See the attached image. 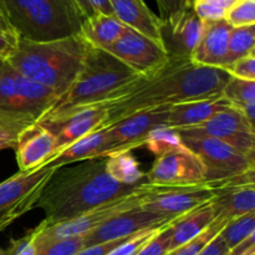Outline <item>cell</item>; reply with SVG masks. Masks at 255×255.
Segmentation results:
<instances>
[{
  "label": "cell",
  "instance_id": "obj_30",
  "mask_svg": "<svg viewBox=\"0 0 255 255\" xmlns=\"http://www.w3.org/2000/svg\"><path fill=\"white\" fill-rule=\"evenodd\" d=\"M181 146H183V143H182L178 132L169 127H159V128L154 129L144 142V147L156 157Z\"/></svg>",
  "mask_w": 255,
  "mask_h": 255
},
{
  "label": "cell",
  "instance_id": "obj_40",
  "mask_svg": "<svg viewBox=\"0 0 255 255\" xmlns=\"http://www.w3.org/2000/svg\"><path fill=\"white\" fill-rule=\"evenodd\" d=\"M76 2L81 7L82 12L86 17L91 16L92 14H96V12L114 15L110 0H76Z\"/></svg>",
  "mask_w": 255,
  "mask_h": 255
},
{
  "label": "cell",
  "instance_id": "obj_44",
  "mask_svg": "<svg viewBox=\"0 0 255 255\" xmlns=\"http://www.w3.org/2000/svg\"><path fill=\"white\" fill-rule=\"evenodd\" d=\"M0 30H4V31H9V32H15L12 30V27L10 26L9 21H7L6 16H5L4 11H2L1 6H0Z\"/></svg>",
  "mask_w": 255,
  "mask_h": 255
},
{
  "label": "cell",
  "instance_id": "obj_4",
  "mask_svg": "<svg viewBox=\"0 0 255 255\" xmlns=\"http://www.w3.org/2000/svg\"><path fill=\"white\" fill-rule=\"evenodd\" d=\"M87 45L80 35L45 42L19 39L16 49L5 62L60 97L81 71Z\"/></svg>",
  "mask_w": 255,
  "mask_h": 255
},
{
  "label": "cell",
  "instance_id": "obj_22",
  "mask_svg": "<svg viewBox=\"0 0 255 255\" xmlns=\"http://www.w3.org/2000/svg\"><path fill=\"white\" fill-rule=\"evenodd\" d=\"M109 153L110 139L107 127H102V128L80 138L79 141L72 143L67 148L62 149L45 166L50 167V168H59V167L77 163V162L106 158Z\"/></svg>",
  "mask_w": 255,
  "mask_h": 255
},
{
  "label": "cell",
  "instance_id": "obj_20",
  "mask_svg": "<svg viewBox=\"0 0 255 255\" xmlns=\"http://www.w3.org/2000/svg\"><path fill=\"white\" fill-rule=\"evenodd\" d=\"M213 189L214 196L209 204L213 209L214 221L229 222L255 212V184L218 186Z\"/></svg>",
  "mask_w": 255,
  "mask_h": 255
},
{
  "label": "cell",
  "instance_id": "obj_12",
  "mask_svg": "<svg viewBox=\"0 0 255 255\" xmlns=\"http://www.w3.org/2000/svg\"><path fill=\"white\" fill-rule=\"evenodd\" d=\"M213 196V187L208 184L191 187H158L151 184V188L139 201V208L152 213L179 218L208 204Z\"/></svg>",
  "mask_w": 255,
  "mask_h": 255
},
{
  "label": "cell",
  "instance_id": "obj_45",
  "mask_svg": "<svg viewBox=\"0 0 255 255\" xmlns=\"http://www.w3.org/2000/svg\"><path fill=\"white\" fill-rule=\"evenodd\" d=\"M11 223H12L11 219H0V232H1L4 228H6V227Z\"/></svg>",
  "mask_w": 255,
  "mask_h": 255
},
{
  "label": "cell",
  "instance_id": "obj_11",
  "mask_svg": "<svg viewBox=\"0 0 255 255\" xmlns=\"http://www.w3.org/2000/svg\"><path fill=\"white\" fill-rule=\"evenodd\" d=\"M56 168L42 166L20 172L0 183V219L12 222L35 207L45 184Z\"/></svg>",
  "mask_w": 255,
  "mask_h": 255
},
{
  "label": "cell",
  "instance_id": "obj_32",
  "mask_svg": "<svg viewBox=\"0 0 255 255\" xmlns=\"http://www.w3.org/2000/svg\"><path fill=\"white\" fill-rule=\"evenodd\" d=\"M228 222L223 221H214L201 236L197 238L192 239L188 243L183 244V246L178 247V248L169 251L166 255H198L209 244V242L213 241L217 236L222 232L224 226Z\"/></svg>",
  "mask_w": 255,
  "mask_h": 255
},
{
  "label": "cell",
  "instance_id": "obj_7",
  "mask_svg": "<svg viewBox=\"0 0 255 255\" xmlns=\"http://www.w3.org/2000/svg\"><path fill=\"white\" fill-rule=\"evenodd\" d=\"M149 188H151V184L146 182L133 193L127 194V196L115 199V201L109 202L106 204H102L97 208L91 209V211L86 212V213L81 214L79 217H75L72 219H69V221L47 227L40 223L39 226L34 228L35 247L37 249L40 247L45 246V244L51 243V242L55 241L87 236V234L99 228L102 223L109 221L112 217L139 206V201Z\"/></svg>",
  "mask_w": 255,
  "mask_h": 255
},
{
  "label": "cell",
  "instance_id": "obj_3",
  "mask_svg": "<svg viewBox=\"0 0 255 255\" xmlns=\"http://www.w3.org/2000/svg\"><path fill=\"white\" fill-rule=\"evenodd\" d=\"M138 77L111 54L87 45L81 71L41 120L56 119L92 105L110 104L122 96Z\"/></svg>",
  "mask_w": 255,
  "mask_h": 255
},
{
  "label": "cell",
  "instance_id": "obj_34",
  "mask_svg": "<svg viewBox=\"0 0 255 255\" xmlns=\"http://www.w3.org/2000/svg\"><path fill=\"white\" fill-rule=\"evenodd\" d=\"M85 248V237L61 239L36 249V255H76Z\"/></svg>",
  "mask_w": 255,
  "mask_h": 255
},
{
  "label": "cell",
  "instance_id": "obj_29",
  "mask_svg": "<svg viewBox=\"0 0 255 255\" xmlns=\"http://www.w3.org/2000/svg\"><path fill=\"white\" fill-rule=\"evenodd\" d=\"M255 234V212L244 214V216L229 221L224 226L219 236L223 239L226 247L229 249L234 248L238 244L243 243L246 239Z\"/></svg>",
  "mask_w": 255,
  "mask_h": 255
},
{
  "label": "cell",
  "instance_id": "obj_2",
  "mask_svg": "<svg viewBox=\"0 0 255 255\" xmlns=\"http://www.w3.org/2000/svg\"><path fill=\"white\" fill-rule=\"evenodd\" d=\"M146 182L119 183L107 173L105 158L77 162L55 169L35 207L45 213L41 223L52 226L133 193Z\"/></svg>",
  "mask_w": 255,
  "mask_h": 255
},
{
  "label": "cell",
  "instance_id": "obj_13",
  "mask_svg": "<svg viewBox=\"0 0 255 255\" xmlns=\"http://www.w3.org/2000/svg\"><path fill=\"white\" fill-rule=\"evenodd\" d=\"M105 51L139 76H152L168 62V56L158 42L129 27Z\"/></svg>",
  "mask_w": 255,
  "mask_h": 255
},
{
  "label": "cell",
  "instance_id": "obj_27",
  "mask_svg": "<svg viewBox=\"0 0 255 255\" xmlns=\"http://www.w3.org/2000/svg\"><path fill=\"white\" fill-rule=\"evenodd\" d=\"M105 159L107 173L119 183L133 186L139 182L147 181L146 173L142 172L138 161L134 158L131 151L116 152Z\"/></svg>",
  "mask_w": 255,
  "mask_h": 255
},
{
  "label": "cell",
  "instance_id": "obj_36",
  "mask_svg": "<svg viewBox=\"0 0 255 255\" xmlns=\"http://www.w3.org/2000/svg\"><path fill=\"white\" fill-rule=\"evenodd\" d=\"M171 246V226L162 228L154 234L136 255H166Z\"/></svg>",
  "mask_w": 255,
  "mask_h": 255
},
{
  "label": "cell",
  "instance_id": "obj_1",
  "mask_svg": "<svg viewBox=\"0 0 255 255\" xmlns=\"http://www.w3.org/2000/svg\"><path fill=\"white\" fill-rule=\"evenodd\" d=\"M229 77L223 69L168 59L157 74L139 76L122 96L107 104L105 127L134 112L222 96Z\"/></svg>",
  "mask_w": 255,
  "mask_h": 255
},
{
  "label": "cell",
  "instance_id": "obj_37",
  "mask_svg": "<svg viewBox=\"0 0 255 255\" xmlns=\"http://www.w3.org/2000/svg\"><path fill=\"white\" fill-rule=\"evenodd\" d=\"M161 229L162 228H156L141 232V233L131 237L128 241L125 242L122 246H120L119 248L115 249V251L112 252V253H110L109 255H136L139 252V249H141L142 247L154 236V234L158 233Z\"/></svg>",
  "mask_w": 255,
  "mask_h": 255
},
{
  "label": "cell",
  "instance_id": "obj_26",
  "mask_svg": "<svg viewBox=\"0 0 255 255\" xmlns=\"http://www.w3.org/2000/svg\"><path fill=\"white\" fill-rule=\"evenodd\" d=\"M222 97L238 109L255 126V81L231 76L222 91Z\"/></svg>",
  "mask_w": 255,
  "mask_h": 255
},
{
  "label": "cell",
  "instance_id": "obj_41",
  "mask_svg": "<svg viewBox=\"0 0 255 255\" xmlns=\"http://www.w3.org/2000/svg\"><path fill=\"white\" fill-rule=\"evenodd\" d=\"M156 1L161 12L159 19H166L186 7L193 6V0H156Z\"/></svg>",
  "mask_w": 255,
  "mask_h": 255
},
{
  "label": "cell",
  "instance_id": "obj_33",
  "mask_svg": "<svg viewBox=\"0 0 255 255\" xmlns=\"http://www.w3.org/2000/svg\"><path fill=\"white\" fill-rule=\"evenodd\" d=\"M232 27L255 25V0H239L224 17Z\"/></svg>",
  "mask_w": 255,
  "mask_h": 255
},
{
  "label": "cell",
  "instance_id": "obj_15",
  "mask_svg": "<svg viewBox=\"0 0 255 255\" xmlns=\"http://www.w3.org/2000/svg\"><path fill=\"white\" fill-rule=\"evenodd\" d=\"M203 31V21L193 6L186 7L166 19H161L159 41L168 59L191 61Z\"/></svg>",
  "mask_w": 255,
  "mask_h": 255
},
{
  "label": "cell",
  "instance_id": "obj_24",
  "mask_svg": "<svg viewBox=\"0 0 255 255\" xmlns=\"http://www.w3.org/2000/svg\"><path fill=\"white\" fill-rule=\"evenodd\" d=\"M126 29L127 26H125L115 15L96 12L84 20L80 36L91 46L106 50L122 36Z\"/></svg>",
  "mask_w": 255,
  "mask_h": 255
},
{
  "label": "cell",
  "instance_id": "obj_42",
  "mask_svg": "<svg viewBox=\"0 0 255 255\" xmlns=\"http://www.w3.org/2000/svg\"><path fill=\"white\" fill-rule=\"evenodd\" d=\"M19 42V37L15 32L0 30V60L6 61L15 51Z\"/></svg>",
  "mask_w": 255,
  "mask_h": 255
},
{
  "label": "cell",
  "instance_id": "obj_18",
  "mask_svg": "<svg viewBox=\"0 0 255 255\" xmlns=\"http://www.w3.org/2000/svg\"><path fill=\"white\" fill-rule=\"evenodd\" d=\"M14 149L20 172L40 168L57 153L55 137L39 122L22 129Z\"/></svg>",
  "mask_w": 255,
  "mask_h": 255
},
{
  "label": "cell",
  "instance_id": "obj_35",
  "mask_svg": "<svg viewBox=\"0 0 255 255\" xmlns=\"http://www.w3.org/2000/svg\"><path fill=\"white\" fill-rule=\"evenodd\" d=\"M29 124L0 114V151L15 148L17 137Z\"/></svg>",
  "mask_w": 255,
  "mask_h": 255
},
{
  "label": "cell",
  "instance_id": "obj_21",
  "mask_svg": "<svg viewBox=\"0 0 255 255\" xmlns=\"http://www.w3.org/2000/svg\"><path fill=\"white\" fill-rule=\"evenodd\" d=\"M228 106L231 104L222 96L173 105L168 110L167 127L176 131L196 127Z\"/></svg>",
  "mask_w": 255,
  "mask_h": 255
},
{
  "label": "cell",
  "instance_id": "obj_46",
  "mask_svg": "<svg viewBox=\"0 0 255 255\" xmlns=\"http://www.w3.org/2000/svg\"><path fill=\"white\" fill-rule=\"evenodd\" d=\"M0 255H6V252H5L4 249L0 248Z\"/></svg>",
  "mask_w": 255,
  "mask_h": 255
},
{
  "label": "cell",
  "instance_id": "obj_43",
  "mask_svg": "<svg viewBox=\"0 0 255 255\" xmlns=\"http://www.w3.org/2000/svg\"><path fill=\"white\" fill-rule=\"evenodd\" d=\"M227 252H228V248L224 244L222 237L218 234L198 255H226Z\"/></svg>",
  "mask_w": 255,
  "mask_h": 255
},
{
  "label": "cell",
  "instance_id": "obj_17",
  "mask_svg": "<svg viewBox=\"0 0 255 255\" xmlns=\"http://www.w3.org/2000/svg\"><path fill=\"white\" fill-rule=\"evenodd\" d=\"M177 219L178 218L152 213L137 206L112 217L109 221L102 223L99 228L85 236V248L104 242L127 238L148 229L163 228L171 226Z\"/></svg>",
  "mask_w": 255,
  "mask_h": 255
},
{
  "label": "cell",
  "instance_id": "obj_47",
  "mask_svg": "<svg viewBox=\"0 0 255 255\" xmlns=\"http://www.w3.org/2000/svg\"><path fill=\"white\" fill-rule=\"evenodd\" d=\"M4 62H5V61H2V60H0V66H1V65L4 64Z\"/></svg>",
  "mask_w": 255,
  "mask_h": 255
},
{
  "label": "cell",
  "instance_id": "obj_8",
  "mask_svg": "<svg viewBox=\"0 0 255 255\" xmlns=\"http://www.w3.org/2000/svg\"><path fill=\"white\" fill-rule=\"evenodd\" d=\"M181 139L202 161L206 168V184L209 186L242 176L255 168V157L238 151L226 142L209 137H181Z\"/></svg>",
  "mask_w": 255,
  "mask_h": 255
},
{
  "label": "cell",
  "instance_id": "obj_23",
  "mask_svg": "<svg viewBox=\"0 0 255 255\" xmlns=\"http://www.w3.org/2000/svg\"><path fill=\"white\" fill-rule=\"evenodd\" d=\"M115 16L129 29L159 41L161 19L151 11L143 0H110Z\"/></svg>",
  "mask_w": 255,
  "mask_h": 255
},
{
  "label": "cell",
  "instance_id": "obj_14",
  "mask_svg": "<svg viewBox=\"0 0 255 255\" xmlns=\"http://www.w3.org/2000/svg\"><path fill=\"white\" fill-rule=\"evenodd\" d=\"M168 110L169 107L166 106L134 112L107 127L110 139L109 156L116 152L132 151L144 146L151 132L159 127H167Z\"/></svg>",
  "mask_w": 255,
  "mask_h": 255
},
{
  "label": "cell",
  "instance_id": "obj_39",
  "mask_svg": "<svg viewBox=\"0 0 255 255\" xmlns=\"http://www.w3.org/2000/svg\"><path fill=\"white\" fill-rule=\"evenodd\" d=\"M35 231L30 229L21 238L10 242L9 249L6 255H36V247H35Z\"/></svg>",
  "mask_w": 255,
  "mask_h": 255
},
{
  "label": "cell",
  "instance_id": "obj_5",
  "mask_svg": "<svg viewBox=\"0 0 255 255\" xmlns=\"http://www.w3.org/2000/svg\"><path fill=\"white\" fill-rule=\"evenodd\" d=\"M0 6L17 37L27 41L76 36L86 19L76 0H0Z\"/></svg>",
  "mask_w": 255,
  "mask_h": 255
},
{
  "label": "cell",
  "instance_id": "obj_16",
  "mask_svg": "<svg viewBox=\"0 0 255 255\" xmlns=\"http://www.w3.org/2000/svg\"><path fill=\"white\" fill-rule=\"evenodd\" d=\"M107 115H109L107 104H97L77 109L56 119L41 120L39 124L49 129L55 137L56 149L59 153L82 137L105 127Z\"/></svg>",
  "mask_w": 255,
  "mask_h": 255
},
{
  "label": "cell",
  "instance_id": "obj_48",
  "mask_svg": "<svg viewBox=\"0 0 255 255\" xmlns=\"http://www.w3.org/2000/svg\"><path fill=\"white\" fill-rule=\"evenodd\" d=\"M248 255H255V253H252V254H248Z\"/></svg>",
  "mask_w": 255,
  "mask_h": 255
},
{
  "label": "cell",
  "instance_id": "obj_25",
  "mask_svg": "<svg viewBox=\"0 0 255 255\" xmlns=\"http://www.w3.org/2000/svg\"><path fill=\"white\" fill-rule=\"evenodd\" d=\"M213 222V209L209 203L179 217L176 222L171 224L169 251H173L201 236Z\"/></svg>",
  "mask_w": 255,
  "mask_h": 255
},
{
  "label": "cell",
  "instance_id": "obj_10",
  "mask_svg": "<svg viewBox=\"0 0 255 255\" xmlns=\"http://www.w3.org/2000/svg\"><path fill=\"white\" fill-rule=\"evenodd\" d=\"M146 179L158 187L199 186L206 184V168L201 159L183 144L156 157Z\"/></svg>",
  "mask_w": 255,
  "mask_h": 255
},
{
  "label": "cell",
  "instance_id": "obj_28",
  "mask_svg": "<svg viewBox=\"0 0 255 255\" xmlns=\"http://www.w3.org/2000/svg\"><path fill=\"white\" fill-rule=\"evenodd\" d=\"M252 52H255V25L232 27L223 70Z\"/></svg>",
  "mask_w": 255,
  "mask_h": 255
},
{
  "label": "cell",
  "instance_id": "obj_9",
  "mask_svg": "<svg viewBox=\"0 0 255 255\" xmlns=\"http://www.w3.org/2000/svg\"><path fill=\"white\" fill-rule=\"evenodd\" d=\"M177 132L181 137L219 139L248 156L255 157V126L232 105L217 112L204 124Z\"/></svg>",
  "mask_w": 255,
  "mask_h": 255
},
{
  "label": "cell",
  "instance_id": "obj_6",
  "mask_svg": "<svg viewBox=\"0 0 255 255\" xmlns=\"http://www.w3.org/2000/svg\"><path fill=\"white\" fill-rule=\"evenodd\" d=\"M57 99L54 91L24 77L7 62L0 66V114L32 125Z\"/></svg>",
  "mask_w": 255,
  "mask_h": 255
},
{
  "label": "cell",
  "instance_id": "obj_19",
  "mask_svg": "<svg viewBox=\"0 0 255 255\" xmlns=\"http://www.w3.org/2000/svg\"><path fill=\"white\" fill-rule=\"evenodd\" d=\"M232 26L226 20L203 21L201 39L193 50L191 62L201 66L223 69Z\"/></svg>",
  "mask_w": 255,
  "mask_h": 255
},
{
  "label": "cell",
  "instance_id": "obj_31",
  "mask_svg": "<svg viewBox=\"0 0 255 255\" xmlns=\"http://www.w3.org/2000/svg\"><path fill=\"white\" fill-rule=\"evenodd\" d=\"M239 0H193V10L202 21L224 20L227 12Z\"/></svg>",
  "mask_w": 255,
  "mask_h": 255
},
{
  "label": "cell",
  "instance_id": "obj_38",
  "mask_svg": "<svg viewBox=\"0 0 255 255\" xmlns=\"http://www.w3.org/2000/svg\"><path fill=\"white\" fill-rule=\"evenodd\" d=\"M224 70L232 77L248 80V81H255V52H252V54L237 60V61L227 66Z\"/></svg>",
  "mask_w": 255,
  "mask_h": 255
}]
</instances>
